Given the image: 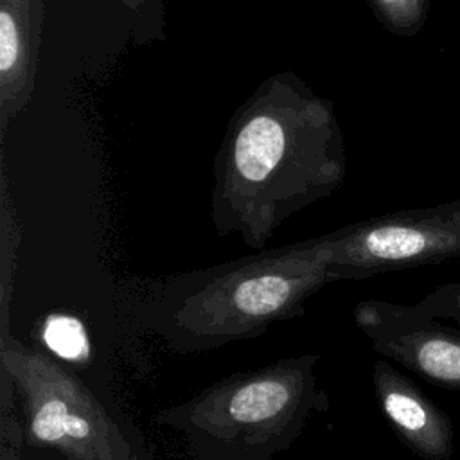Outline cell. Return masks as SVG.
<instances>
[{"label":"cell","instance_id":"obj_12","mask_svg":"<svg viewBox=\"0 0 460 460\" xmlns=\"http://www.w3.org/2000/svg\"><path fill=\"white\" fill-rule=\"evenodd\" d=\"M417 305L426 314L460 327V279L437 286Z\"/></svg>","mask_w":460,"mask_h":460},{"label":"cell","instance_id":"obj_8","mask_svg":"<svg viewBox=\"0 0 460 460\" xmlns=\"http://www.w3.org/2000/svg\"><path fill=\"white\" fill-rule=\"evenodd\" d=\"M43 0H0V140L27 108L43 41Z\"/></svg>","mask_w":460,"mask_h":460},{"label":"cell","instance_id":"obj_1","mask_svg":"<svg viewBox=\"0 0 460 460\" xmlns=\"http://www.w3.org/2000/svg\"><path fill=\"white\" fill-rule=\"evenodd\" d=\"M345 174L332 101L295 72L273 74L226 124L214 158V230L262 250L286 219L334 194Z\"/></svg>","mask_w":460,"mask_h":460},{"label":"cell","instance_id":"obj_11","mask_svg":"<svg viewBox=\"0 0 460 460\" xmlns=\"http://www.w3.org/2000/svg\"><path fill=\"white\" fill-rule=\"evenodd\" d=\"M45 340L61 356L70 358L84 349L83 325L66 314H52L45 322Z\"/></svg>","mask_w":460,"mask_h":460},{"label":"cell","instance_id":"obj_3","mask_svg":"<svg viewBox=\"0 0 460 460\" xmlns=\"http://www.w3.org/2000/svg\"><path fill=\"white\" fill-rule=\"evenodd\" d=\"M318 361V354H298L232 374L160 410L155 424L183 438L189 460H275L329 410Z\"/></svg>","mask_w":460,"mask_h":460},{"label":"cell","instance_id":"obj_5","mask_svg":"<svg viewBox=\"0 0 460 460\" xmlns=\"http://www.w3.org/2000/svg\"><path fill=\"white\" fill-rule=\"evenodd\" d=\"M323 237L329 282L440 264L460 257V199L376 216Z\"/></svg>","mask_w":460,"mask_h":460},{"label":"cell","instance_id":"obj_4","mask_svg":"<svg viewBox=\"0 0 460 460\" xmlns=\"http://www.w3.org/2000/svg\"><path fill=\"white\" fill-rule=\"evenodd\" d=\"M0 372L20 399L25 444L65 460H138L106 406L54 358L0 336Z\"/></svg>","mask_w":460,"mask_h":460},{"label":"cell","instance_id":"obj_14","mask_svg":"<svg viewBox=\"0 0 460 460\" xmlns=\"http://www.w3.org/2000/svg\"><path fill=\"white\" fill-rule=\"evenodd\" d=\"M0 460H22L20 446L23 444V428L13 417V399L0 401Z\"/></svg>","mask_w":460,"mask_h":460},{"label":"cell","instance_id":"obj_13","mask_svg":"<svg viewBox=\"0 0 460 460\" xmlns=\"http://www.w3.org/2000/svg\"><path fill=\"white\" fill-rule=\"evenodd\" d=\"M128 11L135 14L140 31L135 40L147 43L151 40L164 38V7L162 0H120Z\"/></svg>","mask_w":460,"mask_h":460},{"label":"cell","instance_id":"obj_9","mask_svg":"<svg viewBox=\"0 0 460 460\" xmlns=\"http://www.w3.org/2000/svg\"><path fill=\"white\" fill-rule=\"evenodd\" d=\"M5 158L2 153L0 167V336L9 332V305L14 291V273L18 246L22 239V225L14 198L11 196V185L5 167Z\"/></svg>","mask_w":460,"mask_h":460},{"label":"cell","instance_id":"obj_6","mask_svg":"<svg viewBox=\"0 0 460 460\" xmlns=\"http://www.w3.org/2000/svg\"><path fill=\"white\" fill-rule=\"evenodd\" d=\"M354 322L383 358L429 383L460 392V327L419 309L386 300H363Z\"/></svg>","mask_w":460,"mask_h":460},{"label":"cell","instance_id":"obj_2","mask_svg":"<svg viewBox=\"0 0 460 460\" xmlns=\"http://www.w3.org/2000/svg\"><path fill=\"white\" fill-rule=\"evenodd\" d=\"M325 284L329 248L320 235L169 277L149 295L144 322L169 350L205 352L302 316Z\"/></svg>","mask_w":460,"mask_h":460},{"label":"cell","instance_id":"obj_7","mask_svg":"<svg viewBox=\"0 0 460 460\" xmlns=\"http://www.w3.org/2000/svg\"><path fill=\"white\" fill-rule=\"evenodd\" d=\"M377 404L399 438L424 460H449L453 455V424L449 417L419 386L386 359L372 367Z\"/></svg>","mask_w":460,"mask_h":460},{"label":"cell","instance_id":"obj_10","mask_svg":"<svg viewBox=\"0 0 460 460\" xmlns=\"http://www.w3.org/2000/svg\"><path fill=\"white\" fill-rule=\"evenodd\" d=\"M377 22L394 36H415L428 22L431 0H368Z\"/></svg>","mask_w":460,"mask_h":460}]
</instances>
